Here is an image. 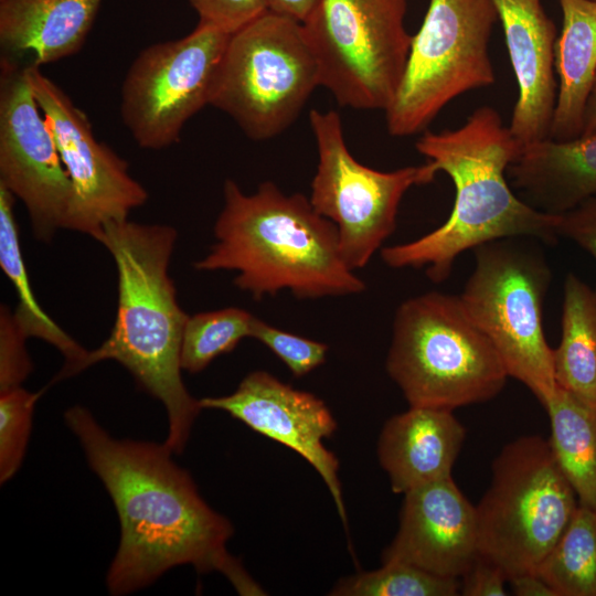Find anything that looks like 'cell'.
Listing matches in <instances>:
<instances>
[{
	"label": "cell",
	"mask_w": 596,
	"mask_h": 596,
	"mask_svg": "<svg viewBox=\"0 0 596 596\" xmlns=\"http://www.w3.org/2000/svg\"><path fill=\"white\" fill-rule=\"evenodd\" d=\"M26 337L8 306L0 309V391L21 386L33 365L26 352Z\"/></svg>",
	"instance_id": "f546056e"
},
{
	"label": "cell",
	"mask_w": 596,
	"mask_h": 596,
	"mask_svg": "<svg viewBox=\"0 0 596 596\" xmlns=\"http://www.w3.org/2000/svg\"><path fill=\"white\" fill-rule=\"evenodd\" d=\"M595 292H596V287H595Z\"/></svg>",
	"instance_id": "8d00e7d4"
},
{
	"label": "cell",
	"mask_w": 596,
	"mask_h": 596,
	"mask_svg": "<svg viewBox=\"0 0 596 596\" xmlns=\"http://www.w3.org/2000/svg\"><path fill=\"white\" fill-rule=\"evenodd\" d=\"M497 20L492 0H429L384 110L390 135L424 132L453 99L496 82L489 41Z\"/></svg>",
	"instance_id": "9c48e42d"
},
{
	"label": "cell",
	"mask_w": 596,
	"mask_h": 596,
	"mask_svg": "<svg viewBox=\"0 0 596 596\" xmlns=\"http://www.w3.org/2000/svg\"><path fill=\"white\" fill-rule=\"evenodd\" d=\"M466 437L453 411L409 406L384 425L377 456L394 493L451 477Z\"/></svg>",
	"instance_id": "ac0fdd59"
},
{
	"label": "cell",
	"mask_w": 596,
	"mask_h": 596,
	"mask_svg": "<svg viewBox=\"0 0 596 596\" xmlns=\"http://www.w3.org/2000/svg\"><path fill=\"white\" fill-rule=\"evenodd\" d=\"M406 0H318L301 22L320 86L343 107L385 110L403 76L412 36Z\"/></svg>",
	"instance_id": "30bf717a"
},
{
	"label": "cell",
	"mask_w": 596,
	"mask_h": 596,
	"mask_svg": "<svg viewBox=\"0 0 596 596\" xmlns=\"http://www.w3.org/2000/svg\"><path fill=\"white\" fill-rule=\"evenodd\" d=\"M561 324L553 349L556 385L596 407V292L573 273L564 280Z\"/></svg>",
	"instance_id": "603a6c76"
},
{
	"label": "cell",
	"mask_w": 596,
	"mask_h": 596,
	"mask_svg": "<svg viewBox=\"0 0 596 596\" xmlns=\"http://www.w3.org/2000/svg\"><path fill=\"white\" fill-rule=\"evenodd\" d=\"M551 426L550 445L578 504L596 512V407L556 385L543 405Z\"/></svg>",
	"instance_id": "cb8c5ba5"
},
{
	"label": "cell",
	"mask_w": 596,
	"mask_h": 596,
	"mask_svg": "<svg viewBox=\"0 0 596 596\" xmlns=\"http://www.w3.org/2000/svg\"><path fill=\"white\" fill-rule=\"evenodd\" d=\"M0 184L25 206L35 238L64 228L73 185L25 66L0 58Z\"/></svg>",
	"instance_id": "4fadbf2b"
},
{
	"label": "cell",
	"mask_w": 596,
	"mask_h": 596,
	"mask_svg": "<svg viewBox=\"0 0 596 596\" xmlns=\"http://www.w3.org/2000/svg\"><path fill=\"white\" fill-rule=\"evenodd\" d=\"M478 554L476 505L448 477L404 493L398 531L382 562L460 579Z\"/></svg>",
	"instance_id": "2e32d148"
},
{
	"label": "cell",
	"mask_w": 596,
	"mask_h": 596,
	"mask_svg": "<svg viewBox=\"0 0 596 596\" xmlns=\"http://www.w3.org/2000/svg\"><path fill=\"white\" fill-rule=\"evenodd\" d=\"M320 86L319 68L302 24L266 11L231 34L210 103L252 140L285 131Z\"/></svg>",
	"instance_id": "ba28073f"
},
{
	"label": "cell",
	"mask_w": 596,
	"mask_h": 596,
	"mask_svg": "<svg viewBox=\"0 0 596 596\" xmlns=\"http://www.w3.org/2000/svg\"><path fill=\"white\" fill-rule=\"evenodd\" d=\"M416 149L455 185L448 219L412 242L381 249L392 268L425 267L433 283L445 281L456 258L467 249L505 237H530L546 244L557 238L560 215L542 212L519 199L508 183L511 163L522 148L499 113L490 106L472 111L459 128L424 131Z\"/></svg>",
	"instance_id": "7a4b0ae2"
},
{
	"label": "cell",
	"mask_w": 596,
	"mask_h": 596,
	"mask_svg": "<svg viewBox=\"0 0 596 596\" xmlns=\"http://www.w3.org/2000/svg\"><path fill=\"white\" fill-rule=\"evenodd\" d=\"M0 1H2V0H0Z\"/></svg>",
	"instance_id": "74e56055"
},
{
	"label": "cell",
	"mask_w": 596,
	"mask_h": 596,
	"mask_svg": "<svg viewBox=\"0 0 596 596\" xmlns=\"http://www.w3.org/2000/svg\"><path fill=\"white\" fill-rule=\"evenodd\" d=\"M251 338L267 347L296 377L321 365L329 349L326 343L284 331L257 317L252 324Z\"/></svg>",
	"instance_id": "f1b7e54d"
},
{
	"label": "cell",
	"mask_w": 596,
	"mask_h": 596,
	"mask_svg": "<svg viewBox=\"0 0 596 596\" xmlns=\"http://www.w3.org/2000/svg\"><path fill=\"white\" fill-rule=\"evenodd\" d=\"M199 22L234 33L268 11L266 0H189Z\"/></svg>",
	"instance_id": "4dcf8cb0"
},
{
	"label": "cell",
	"mask_w": 596,
	"mask_h": 596,
	"mask_svg": "<svg viewBox=\"0 0 596 596\" xmlns=\"http://www.w3.org/2000/svg\"><path fill=\"white\" fill-rule=\"evenodd\" d=\"M538 242L505 237L472 248L473 269L458 297L496 348L509 376L544 405L556 389L553 349L542 321L552 273Z\"/></svg>",
	"instance_id": "8992f818"
},
{
	"label": "cell",
	"mask_w": 596,
	"mask_h": 596,
	"mask_svg": "<svg viewBox=\"0 0 596 596\" xmlns=\"http://www.w3.org/2000/svg\"><path fill=\"white\" fill-rule=\"evenodd\" d=\"M309 121L318 150L309 200L336 225L341 256L355 272L395 231L405 193L433 182L438 170L428 160L394 171L372 169L349 151L338 113L312 109Z\"/></svg>",
	"instance_id": "8fae6325"
},
{
	"label": "cell",
	"mask_w": 596,
	"mask_h": 596,
	"mask_svg": "<svg viewBox=\"0 0 596 596\" xmlns=\"http://www.w3.org/2000/svg\"><path fill=\"white\" fill-rule=\"evenodd\" d=\"M582 135H596V76L585 108Z\"/></svg>",
	"instance_id": "d590c367"
},
{
	"label": "cell",
	"mask_w": 596,
	"mask_h": 596,
	"mask_svg": "<svg viewBox=\"0 0 596 596\" xmlns=\"http://www.w3.org/2000/svg\"><path fill=\"white\" fill-rule=\"evenodd\" d=\"M558 4L563 20L555 44L558 84L550 138L562 141L583 132L596 76V0H558Z\"/></svg>",
	"instance_id": "44dd1931"
},
{
	"label": "cell",
	"mask_w": 596,
	"mask_h": 596,
	"mask_svg": "<svg viewBox=\"0 0 596 596\" xmlns=\"http://www.w3.org/2000/svg\"><path fill=\"white\" fill-rule=\"evenodd\" d=\"M318 0H266L268 10L302 22Z\"/></svg>",
	"instance_id": "e575fe53"
},
{
	"label": "cell",
	"mask_w": 596,
	"mask_h": 596,
	"mask_svg": "<svg viewBox=\"0 0 596 596\" xmlns=\"http://www.w3.org/2000/svg\"><path fill=\"white\" fill-rule=\"evenodd\" d=\"M518 85L508 126L522 150L549 139L557 96L553 21L541 0H492Z\"/></svg>",
	"instance_id": "e0dca14e"
},
{
	"label": "cell",
	"mask_w": 596,
	"mask_h": 596,
	"mask_svg": "<svg viewBox=\"0 0 596 596\" xmlns=\"http://www.w3.org/2000/svg\"><path fill=\"white\" fill-rule=\"evenodd\" d=\"M491 482L476 505L479 553L508 581L536 568L557 542L577 507L550 441L522 436L492 462Z\"/></svg>",
	"instance_id": "52a82bcc"
},
{
	"label": "cell",
	"mask_w": 596,
	"mask_h": 596,
	"mask_svg": "<svg viewBox=\"0 0 596 596\" xmlns=\"http://www.w3.org/2000/svg\"><path fill=\"white\" fill-rule=\"evenodd\" d=\"M231 33L199 22L188 35L145 47L120 89V117L136 143L161 150L180 140L187 121L210 103Z\"/></svg>",
	"instance_id": "7c38bea8"
},
{
	"label": "cell",
	"mask_w": 596,
	"mask_h": 596,
	"mask_svg": "<svg viewBox=\"0 0 596 596\" xmlns=\"http://www.w3.org/2000/svg\"><path fill=\"white\" fill-rule=\"evenodd\" d=\"M103 0H2V55L41 67L77 53Z\"/></svg>",
	"instance_id": "d6986e66"
},
{
	"label": "cell",
	"mask_w": 596,
	"mask_h": 596,
	"mask_svg": "<svg viewBox=\"0 0 596 596\" xmlns=\"http://www.w3.org/2000/svg\"><path fill=\"white\" fill-rule=\"evenodd\" d=\"M215 242L194 263L199 272H235L234 285L254 299L289 290L297 299L356 295L364 281L343 260L336 225L309 198L262 182L252 194L226 179Z\"/></svg>",
	"instance_id": "277c9868"
},
{
	"label": "cell",
	"mask_w": 596,
	"mask_h": 596,
	"mask_svg": "<svg viewBox=\"0 0 596 596\" xmlns=\"http://www.w3.org/2000/svg\"><path fill=\"white\" fill-rule=\"evenodd\" d=\"M557 235L574 242L596 260V195L560 215Z\"/></svg>",
	"instance_id": "1f68e13d"
},
{
	"label": "cell",
	"mask_w": 596,
	"mask_h": 596,
	"mask_svg": "<svg viewBox=\"0 0 596 596\" xmlns=\"http://www.w3.org/2000/svg\"><path fill=\"white\" fill-rule=\"evenodd\" d=\"M64 419L119 519V544L106 575L111 595L145 588L180 565L220 572L241 595L264 594L226 549L233 525L203 500L164 443L117 439L79 405Z\"/></svg>",
	"instance_id": "6da1fadb"
},
{
	"label": "cell",
	"mask_w": 596,
	"mask_h": 596,
	"mask_svg": "<svg viewBox=\"0 0 596 596\" xmlns=\"http://www.w3.org/2000/svg\"><path fill=\"white\" fill-rule=\"evenodd\" d=\"M386 371L409 406L450 411L492 400L509 377L459 297L439 291L397 307Z\"/></svg>",
	"instance_id": "5b68a950"
},
{
	"label": "cell",
	"mask_w": 596,
	"mask_h": 596,
	"mask_svg": "<svg viewBox=\"0 0 596 596\" xmlns=\"http://www.w3.org/2000/svg\"><path fill=\"white\" fill-rule=\"evenodd\" d=\"M508 578L490 558L479 553L469 568L460 577L459 595L505 596Z\"/></svg>",
	"instance_id": "d6a6232c"
},
{
	"label": "cell",
	"mask_w": 596,
	"mask_h": 596,
	"mask_svg": "<svg viewBox=\"0 0 596 596\" xmlns=\"http://www.w3.org/2000/svg\"><path fill=\"white\" fill-rule=\"evenodd\" d=\"M199 401L202 409L226 412L254 432L283 444L306 459L324 481L347 525L338 478L339 460L323 445V439L334 433L337 422L321 398L257 370L248 373L233 393Z\"/></svg>",
	"instance_id": "9a60e30c"
},
{
	"label": "cell",
	"mask_w": 596,
	"mask_h": 596,
	"mask_svg": "<svg viewBox=\"0 0 596 596\" xmlns=\"http://www.w3.org/2000/svg\"><path fill=\"white\" fill-rule=\"evenodd\" d=\"M511 592L518 596H555L550 586L536 574L524 573L508 581Z\"/></svg>",
	"instance_id": "836d02e7"
},
{
	"label": "cell",
	"mask_w": 596,
	"mask_h": 596,
	"mask_svg": "<svg viewBox=\"0 0 596 596\" xmlns=\"http://www.w3.org/2000/svg\"><path fill=\"white\" fill-rule=\"evenodd\" d=\"M535 573L555 596H596V512L579 505Z\"/></svg>",
	"instance_id": "d4e9b609"
},
{
	"label": "cell",
	"mask_w": 596,
	"mask_h": 596,
	"mask_svg": "<svg viewBox=\"0 0 596 596\" xmlns=\"http://www.w3.org/2000/svg\"><path fill=\"white\" fill-rule=\"evenodd\" d=\"M25 73L73 185L64 228L96 240L106 224L143 205L148 192L128 162L97 140L86 114L56 83L36 66H25Z\"/></svg>",
	"instance_id": "5bb4252c"
},
{
	"label": "cell",
	"mask_w": 596,
	"mask_h": 596,
	"mask_svg": "<svg viewBox=\"0 0 596 596\" xmlns=\"http://www.w3.org/2000/svg\"><path fill=\"white\" fill-rule=\"evenodd\" d=\"M14 201V195L0 184V266L18 296V306L12 311L22 333L28 339L44 340L65 359L64 366L52 381L55 383L82 372L88 351L55 323L36 301L21 252Z\"/></svg>",
	"instance_id": "7402d4cb"
},
{
	"label": "cell",
	"mask_w": 596,
	"mask_h": 596,
	"mask_svg": "<svg viewBox=\"0 0 596 596\" xmlns=\"http://www.w3.org/2000/svg\"><path fill=\"white\" fill-rule=\"evenodd\" d=\"M96 241L117 268V313L108 338L88 351L82 371L106 360L121 364L139 387L162 403L169 423L164 444L181 454L202 407L181 376L180 349L189 315L178 302L168 272L177 231L126 219L106 224Z\"/></svg>",
	"instance_id": "3957f363"
},
{
	"label": "cell",
	"mask_w": 596,
	"mask_h": 596,
	"mask_svg": "<svg viewBox=\"0 0 596 596\" xmlns=\"http://www.w3.org/2000/svg\"><path fill=\"white\" fill-rule=\"evenodd\" d=\"M459 590V578L438 576L406 563L387 562L375 571L342 578L330 595L456 596Z\"/></svg>",
	"instance_id": "4316f807"
},
{
	"label": "cell",
	"mask_w": 596,
	"mask_h": 596,
	"mask_svg": "<svg viewBox=\"0 0 596 596\" xmlns=\"http://www.w3.org/2000/svg\"><path fill=\"white\" fill-rule=\"evenodd\" d=\"M45 389L30 392L22 386L0 391V482L20 469L31 435L36 402Z\"/></svg>",
	"instance_id": "83f0119b"
},
{
	"label": "cell",
	"mask_w": 596,
	"mask_h": 596,
	"mask_svg": "<svg viewBox=\"0 0 596 596\" xmlns=\"http://www.w3.org/2000/svg\"><path fill=\"white\" fill-rule=\"evenodd\" d=\"M254 319L251 312L237 307L189 316L180 349L182 371L199 373L215 358L233 351L251 337Z\"/></svg>",
	"instance_id": "484cf974"
},
{
	"label": "cell",
	"mask_w": 596,
	"mask_h": 596,
	"mask_svg": "<svg viewBox=\"0 0 596 596\" xmlns=\"http://www.w3.org/2000/svg\"><path fill=\"white\" fill-rule=\"evenodd\" d=\"M508 174L525 202L561 215L596 195V135L533 143L510 164Z\"/></svg>",
	"instance_id": "ffe728a7"
}]
</instances>
